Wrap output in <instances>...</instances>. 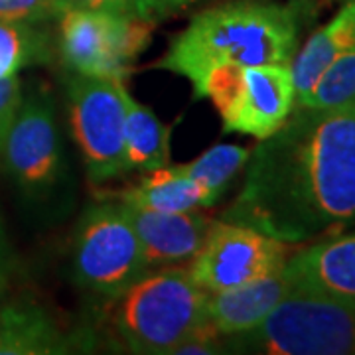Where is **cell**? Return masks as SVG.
Segmentation results:
<instances>
[{"label": "cell", "mask_w": 355, "mask_h": 355, "mask_svg": "<svg viewBox=\"0 0 355 355\" xmlns=\"http://www.w3.org/2000/svg\"><path fill=\"white\" fill-rule=\"evenodd\" d=\"M221 219L286 245L355 227V105L294 107L251 150L241 191Z\"/></svg>", "instance_id": "cell-1"}, {"label": "cell", "mask_w": 355, "mask_h": 355, "mask_svg": "<svg viewBox=\"0 0 355 355\" xmlns=\"http://www.w3.org/2000/svg\"><path fill=\"white\" fill-rule=\"evenodd\" d=\"M298 18L275 0H231L196 14L156 62L196 89L217 65L292 64Z\"/></svg>", "instance_id": "cell-2"}, {"label": "cell", "mask_w": 355, "mask_h": 355, "mask_svg": "<svg viewBox=\"0 0 355 355\" xmlns=\"http://www.w3.org/2000/svg\"><path fill=\"white\" fill-rule=\"evenodd\" d=\"M209 294L178 266L148 270L116 298L114 330L132 354L170 355L207 324Z\"/></svg>", "instance_id": "cell-3"}, {"label": "cell", "mask_w": 355, "mask_h": 355, "mask_svg": "<svg viewBox=\"0 0 355 355\" xmlns=\"http://www.w3.org/2000/svg\"><path fill=\"white\" fill-rule=\"evenodd\" d=\"M223 345L235 354L355 355V306L294 288L257 328Z\"/></svg>", "instance_id": "cell-4"}, {"label": "cell", "mask_w": 355, "mask_h": 355, "mask_svg": "<svg viewBox=\"0 0 355 355\" xmlns=\"http://www.w3.org/2000/svg\"><path fill=\"white\" fill-rule=\"evenodd\" d=\"M193 93L216 105L225 132L257 140L277 132L296 105L291 64L217 65Z\"/></svg>", "instance_id": "cell-5"}, {"label": "cell", "mask_w": 355, "mask_h": 355, "mask_svg": "<svg viewBox=\"0 0 355 355\" xmlns=\"http://www.w3.org/2000/svg\"><path fill=\"white\" fill-rule=\"evenodd\" d=\"M146 272L142 245L123 203L89 205L73 241V275L79 286L116 300Z\"/></svg>", "instance_id": "cell-6"}, {"label": "cell", "mask_w": 355, "mask_h": 355, "mask_svg": "<svg viewBox=\"0 0 355 355\" xmlns=\"http://www.w3.org/2000/svg\"><path fill=\"white\" fill-rule=\"evenodd\" d=\"M62 64L77 76L127 79L150 44L153 24L125 14L67 10L60 18Z\"/></svg>", "instance_id": "cell-7"}, {"label": "cell", "mask_w": 355, "mask_h": 355, "mask_svg": "<svg viewBox=\"0 0 355 355\" xmlns=\"http://www.w3.org/2000/svg\"><path fill=\"white\" fill-rule=\"evenodd\" d=\"M123 79L73 76L67 83L69 121L93 184L127 174Z\"/></svg>", "instance_id": "cell-8"}, {"label": "cell", "mask_w": 355, "mask_h": 355, "mask_svg": "<svg viewBox=\"0 0 355 355\" xmlns=\"http://www.w3.org/2000/svg\"><path fill=\"white\" fill-rule=\"evenodd\" d=\"M288 257L291 245L259 229L221 219L211 223L188 272L200 288L216 294L279 272Z\"/></svg>", "instance_id": "cell-9"}, {"label": "cell", "mask_w": 355, "mask_h": 355, "mask_svg": "<svg viewBox=\"0 0 355 355\" xmlns=\"http://www.w3.org/2000/svg\"><path fill=\"white\" fill-rule=\"evenodd\" d=\"M0 154L22 190L40 196L55 186L62 176V140L46 89L36 87L22 95Z\"/></svg>", "instance_id": "cell-10"}, {"label": "cell", "mask_w": 355, "mask_h": 355, "mask_svg": "<svg viewBox=\"0 0 355 355\" xmlns=\"http://www.w3.org/2000/svg\"><path fill=\"white\" fill-rule=\"evenodd\" d=\"M128 219L139 235L148 270L176 266L191 261L202 249L211 219L193 211H153L125 205Z\"/></svg>", "instance_id": "cell-11"}, {"label": "cell", "mask_w": 355, "mask_h": 355, "mask_svg": "<svg viewBox=\"0 0 355 355\" xmlns=\"http://www.w3.org/2000/svg\"><path fill=\"white\" fill-rule=\"evenodd\" d=\"M294 288L355 306V233L312 243L286 261Z\"/></svg>", "instance_id": "cell-12"}, {"label": "cell", "mask_w": 355, "mask_h": 355, "mask_svg": "<svg viewBox=\"0 0 355 355\" xmlns=\"http://www.w3.org/2000/svg\"><path fill=\"white\" fill-rule=\"evenodd\" d=\"M294 291L286 268L263 279L209 294L207 320L221 336L251 331Z\"/></svg>", "instance_id": "cell-13"}, {"label": "cell", "mask_w": 355, "mask_h": 355, "mask_svg": "<svg viewBox=\"0 0 355 355\" xmlns=\"http://www.w3.org/2000/svg\"><path fill=\"white\" fill-rule=\"evenodd\" d=\"M355 48V0H349L326 26L316 30L292 60L296 101L304 97L320 73L345 51Z\"/></svg>", "instance_id": "cell-14"}, {"label": "cell", "mask_w": 355, "mask_h": 355, "mask_svg": "<svg viewBox=\"0 0 355 355\" xmlns=\"http://www.w3.org/2000/svg\"><path fill=\"white\" fill-rule=\"evenodd\" d=\"M116 202L153 209V211H193L203 207L202 191L182 166L168 164L153 172H144L137 184L116 193Z\"/></svg>", "instance_id": "cell-15"}, {"label": "cell", "mask_w": 355, "mask_h": 355, "mask_svg": "<svg viewBox=\"0 0 355 355\" xmlns=\"http://www.w3.org/2000/svg\"><path fill=\"white\" fill-rule=\"evenodd\" d=\"M172 127L164 125L150 107L125 95V162L128 172H153L170 164Z\"/></svg>", "instance_id": "cell-16"}, {"label": "cell", "mask_w": 355, "mask_h": 355, "mask_svg": "<svg viewBox=\"0 0 355 355\" xmlns=\"http://www.w3.org/2000/svg\"><path fill=\"white\" fill-rule=\"evenodd\" d=\"M71 342L38 306H8L0 314V354H65Z\"/></svg>", "instance_id": "cell-17"}, {"label": "cell", "mask_w": 355, "mask_h": 355, "mask_svg": "<svg viewBox=\"0 0 355 355\" xmlns=\"http://www.w3.org/2000/svg\"><path fill=\"white\" fill-rule=\"evenodd\" d=\"M51 40L40 22L0 18V81L18 77L30 65L48 64Z\"/></svg>", "instance_id": "cell-18"}, {"label": "cell", "mask_w": 355, "mask_h": 355, "mask_svg": "<svg viewBox=\"0 0 355 355\" xmlns=\"http://www.w3.org/2000/svg\"><path fill=\"white\" fill-rule=\"evenodd\" d=\"M249 154L251 150L239 144H216L200 154L196 160L180 166L198 184L202 191L203 207H211L227 190L231 180L245 168Z\"/></svg>", "instance_id": "cell-19"}, {"label": "cell", "mask_w": 355, "mask_h": 355, "mask_svg": "<svg viewBox=\"0 0 355 355\" xmlns=\"http://www.w3.org/2000/svg\"><path fill=\"white\" fill-rule=\"evenodd\" d=\"M355 105V48L336 58L294 107L340 109Z\"/></svg>", "instance_id": "cell-20"}, {"label": "cell", "mask_w": 355, "mask_h": 355, "mask_svg": "<svg viewBox=\"0 0 355 355\" xmlns=\"http://www.w3.org/2000/svg\"><path fill=\"white\" fill-rule=\"evenodd\" d=\"M60 16L62 10L55 0H0V18L44 24Z\"/></svg>", "instance_id": "cell-21"}, {"label": "cell", "mask_w": 355, "mask_h": 355, "mask_svg": "<svg viewBox=\"0 0 355 355\" xmlns=\"http://www.w3.org/2000/svg\"><path fill=\"white\" fill-rule=\"evenodd\" d=\"M221 334L207 322L203 324L202 328H198L196 331H191L190 336L182 343H178V347L174 349V354L180 355H198V354H223L225 345L219 342Z\"/></svg>", "instance_id": "cell-22"}, {"label": "cell", "mask_w": 355, "mask_h": 355, "mask_svg": "<svg viewBox=\"0 0 355 355\" xmlns=\"http://www.w3.org/2000/svg\"><path fill=\"white\" fill-rule=\"evenodd\" d=\"M22 101V85L18 77H10L0 81V150L4 139L8 135V128L12 125L16 111Z\"/></svg>", "instance_id": "cell-23"}, {"label": "cell", "mask_w": 355, "mask_h": 355, "mask_svg": "<svg viewBox=\"0 0 355 355\" xmlns=\"http://www.w3.org/2000/svg\"><path fill=\"white\" fill-rule=\"evenodd\" d=\"M55 2L62 14L67 10H103V12L137 16V0H55Z\"/></svg>", "instance_id": "cell-24"}, {"label": "cell", "mask_w": 355, "mask_h": 355, "mask_svg": "<svg viewBox=\"0 0 355 355\" xmlns=\"http://www.w3.org/2000/svg\"><path fill=\"white\" fill-rule=\"evenodd\" d=\"M200 0H137V16L146 22H160L193 6Z\"/></svg>", "instance_id": "cell-25"}, {"label": "cell", "mask_w": 355, "mask_h": 355, "mask_svg": "<svg viewBox=\"0 0 355 355\" xmlns=\"http://www.w3.org/2000/svg\"><path fill=\"white\" fill-rule=\"evenodd\" d=\"M10 272H12V251L0 221V292L4 291L6 282L10 279Z\"/></svg>", "instance_id": "cell-26"}]
</instances>
